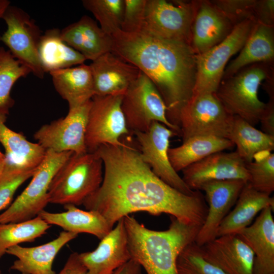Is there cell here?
<instances>
[{
	"mask_svg": "<svg viewBox=\"0 0 274 274\" xmlns=\"http://www.w3.org/2000/svg\"><path fill=\"white\" fill-rule=\"evenodd\" d=\"M94 152L102 161L103 180L82 204L87 210L100 213L113 228L120 219L138 212L167 214L191 225L204 223L208 207L200 190L188 195L168 185L153 173L139 150L124 143L101 145Z\"/></svg>",
	"mask_w": 274,
	"mask_h": 274,
	"instance_id": "1",
	"label": "cell"
},
{
	"mask_svg": "<svg viewBox=\"0 0 274 274\" xmlns=\"http://www.w3.org/2000/svg\"><path fill=\"white\" fill-rule=\"evenodd\" d=\"M111 36V51L150 79L165 104L167 120L180 132V113L193 96L196 79V54L190 45L143 29L134 32L118 29Z\"/></svg>",
	"mask_w": 274,
	"mask_h": 274,
	"instance_id": "2",
	"label": "cell"
},
{
	"mask_svg": "<svg viewBox=\"0 0 274 274\" xmlns=\"http://www.w3.org/2000/svg\"><path fill=\"white\" fill-rule=\"evenodd\" d=\"M165 230L148 229L134 217L123 218L131 259L147 274H179L177 259L181 251L195 241L201 227L183 223L173 216Z\"/></svg>",
	"mask_w": 274,
	"mask_h": 274,
	"instance_id": "3",
	"label": "cell"
},
{
	"mask_svg": "<svg viewBox=\"0 0 274 274\" xmlns=\"http://www.w3.org/2000/svg\"><path fill=\"white\" fill-rule=\"evenodd\" d=\"M103 168L102 160L95 152L73 153L52 180L49 203L82 204L101 185Z\"/></svg>",
	"mask_w": 274,
	"mask_h": 274,
	"instance_id": "4",
	"label": "cell"
},
{
	"mask_svg": "<svg viewBox=\"0 0 274 274\" xmlns=\"http://www.w3.org/2000/svg\"><path fill=\"white\" fill-rule=\"evenodd\" d=\"M272 78L273 63L253 64L222 80L215 95L229 114L254 126L266 107L258 98L259 87L264 80Z\"/></svg>",
	"mask_w": 274,
	"mask_h": 274,
	"instance_id": "5",
	"label": "cell"
},
{
	"mask_svg": "<svg viewBox=\"0 0 274 274\" xmlns=\"http://www.w3.org/2000/svg\"><path fill=\"white\" fill-rule=\"evenodd\" d=\"M74 153L47 150L45 157L23 191L0 214V223L20 222L32 219L49 203L48 192L54 176Z\"/></svg>",
	"mask_w": 274,
	"mask_h": 274,
	"instance_id": "6",
	"label": "cell"
},
{
	"mask_svg": "<svg viewBox=\"0 0 274 274\" xmlns=\"http://www.w3.org/2000/svg\"><path fill=\"white\" fill-rule=\"evenodd\" d=\"M121 108L130 132L146 131L158 122L180 134L167 120L166 107L156 87L142 72L123 95Z\"/></svg>",
	"mask_w": 274,
	"mask_h": 274,
	"instance_id": "7",
	"label": "cell"
},
{
	"mask_svg": "<svg viewBox=\"0 0 274 274\" xmlns=\"http://www.w3.org/2000/svg\"><path fill=\"white\" fill-rule=\"evenodd\" d=\"M256 23L253 19L242 22L234 26L222 42L204 53L196 55V79L192 98L216 92L227 62L243 47Z\"/></svg>",
	"mask_w": 274,
	"mask_h": 274,
	"instance_id": "8",
	"label": "cell"
},
{
	"mask_svg": "<svg viewBox=\"0 0 274 274\" xmlns=\"http://www.w3.org/2000/svg\"><path fill=\"white\" fill-rule=\"evenodd\" d=\"M233 117L215 93L193 97L180 113L179 126L183 142L200 136L228 139Z\"/></svg>",
	"mask_w": 274,
	"mask_h": 274,
	"instance_id": "9",
	"label": "cell"
},
{
	"mask_svg": "<svg viewBox=\"0 0 274 274\" xmlns=\"http://www.w3.org/2000/svg\"><path fill=\"white\" fill-rule=\"evenodd\" d=\"M2 18L7 26L0 36V41L6 45L11 54L27 66L35 76L44 78L39 53L42 31L35 21L24 10L10 5Z\"/></svg>",
	"mask_w": 274,
	"mask_h": 274,
	"instance_id": "10",
	"label": "cell"
},
{
	"mask_svg": "<svg viewBox=\"0 0 274 274\" xmlns=\"http://www.w3.org/2000/svg\"><path fill=\"white\" fill-rule=\"evenodd\" d=\"M197 1L147 0L143 30L166 40L190 45Z\"/></svg>",
	"mask_w": 274,
	"mask_h": 274,
	"instance_id": "11",
	"label": "cell"
},
{
	"mask_svg": "<svg viewBox=\"0 0 274 274\" xmlns=\"http://www.w3.org/2000/svg\"><path fill=\"white\" fill-rule=\"evenodd\" d=\"M123 95H94L89 113L85 134L88 152L100 146H123L121 136L129 134L121 108Z\"/></svg>",
	"mask_w": 274,
	"mask_h": 274,
	"instance_id": "12",
	"label": "cell"
},
{
	"mask_svg": "<svg viewBox=\"0 0 274 274\" xmlns=\"http://www.w3.org/2000/svg\"><path fill=\"white\" fill-rule=\"evenodd\" d=\"M92 99L78 107L69 108L66 116L37 130L34 138L46 150L56 152H87L85 134Z\"/></svg>",
	"mask_w": 274,
	"mask_h": 274,
	"instance_id": "13",
	"label": "cell"
},
{
	"mask_svg": "<svg viewBox=\"0 0 274 274\" xmlns=\"http://www.w3.org/2000/svg\"><path fill=\"white\" fill-rule=\"evenodd\" d=\"M139 144L141 157L153 173L164 182L181 191L191 195V190L178 175L169 161L168 151L170 139L177 133L164 124L153 122L144 132L134 133Z\"/></svg>",
	"mask_w": 274,
	"mask_h": 274,
	"instance_id": "14",
	"label": "cell"
},
{
	"mask_svg": "<svg viewBox=\"0 0 274 274\" xmlns=\"http://www.w3.org/2000/svg\"><path fill=\"white\" fill-rule=\"evenodd\" d=\"M246 183L242 180L233 179L212 181L202 186L200 190L205 192L208 210L194 241L198 246L217 237L219 226L235 205Z\"/></svg>",
	"mask_w": 274,
	"mask_h": 274,
	"instance_id": "15",
	"label": "cell"
},
{
	"mask_svg": "<svg viewBox=\"0 0 274 274\" xmlns=\"http://www.w3.org/2000/svg\"><path fill=\"white\" fill-rule=\"evenodd\" d=\"M182 178L192 190L214 181L238 179L246 183L248 174L246 163L236 151L218 152L193 163L182 170Z\"/></svg>",
	"mask_w": 274,
	"mask_h": 274,
	"instance_id": "16",
	"label": "cell"
},
{
	"mask_svg": "<svg viewBox=\"0 0 274 274\" xmlns=\"http://www.w3.org/2000/svg\"><path fill=\"white\" fill-rule=\"evenodd\" d=\"M88 274H113L131 259L123 218L100 240L93 251L79 254Z\"/></svg>",
	"mask_w": 274,
	"mask_h": 274,
	"instance_id": "17",
	"label": "cell"
},
{
	"mask_svg": "<svg viewBox=\"0 0 274 274\" xmlns=\"http://www.w3.org/2000/svg\"><path fill=\"white\" fill-rule=\"evenodd\" d=\"M94 95H124L141 71L112 51L92 61L89 65Z\"/></svg>",
	"mask_w": 274,
	"mask_h": 274,
	"instance_id": "18",
	"label": "cell"
},
{
	"mask_svg": "<svg viewBox=\"0 0 274 274\" xmlns=\"http://www.w3.org/2000/svg\"><path fill=\"white\" fill-rule=\"evenodd\" d=\"M203 258L226 274H253L254 255L235 234L216 237L199 247Z\"/></svg>",
	"mask_w": 274,
	"mask_h": 274,
	"instance_id": "19",
	"label": "cell"
},
{
	"mask_svg": "<svg viewBox=\"0 0 274 274\" xmlns=\"http://www.w3.org/2000/svg\"><path fill=\"white\" fill-rule=\"evenodd\" d=\"M273 211L271 207L264 209L254 223L235 234L254 253L253 274L274 272Z\"/></svg>",
	"mask_w": 274,
	"mask_h": 274,
	"instance_id": "20",
	"label": "cell"
},
{
	"mask_svg": "<svg viewBox=\"0 0 274 274\" xmlns=\"http://www.w3.org/2000/svg\"><path fill=\"white\" fill-rule=\"evenodd\" d=\"M234 26L209 1H197L192 28L190 46L196 55L222 42Z\"/></svg>",
	"mask_w": 274,
	"mask_h": 274,
	"instance_id": "21",
	"label": "cell"
},
{
	"mask_svg": "<svg viewBox=\"0 0 274 274\" xmlns=\"http://www.w3.org/2000/svg\"><path fill=\"white\" fill-rule=\"evenodd\" d=\"M78 235L63 230L56 238L40 246L12 247L6 253L16 257L17 259L10 269L21 274H56L52 269L54 260L60 250Z\"/></svg>",
	"mask_w": 274,
	"mask_h": 274,
	"instance_id": "22",
	"label": "cell"
},
{
	"mask_svg": "<svg viewBox=\"0 0 274 274\" xmlns=\"http://www.w3.org/2000/svg\"><path fill=\"white\" fill-rule=\"evenodd\" d=\"M7 115L0 113V143L5 150L4 170L24 171L35 169L46 153L38 143L28 141L21 133L13 131L5 124Z\"/></svg>",
	"mask_w": 274,
	"mask_h": 274,
	"instance_id": "23",
	"label": "cell"
},
{
	"mask_svg": "<svg viewBox=\"0 0 274 274\" xmlns=\"http://www.w3.org/2000/svg\"><path fill=\"white\" fill-rule=\"evenodd\" d=\"M60 32L62 40L86 60L93 61L112 51L111 36L105 33L88 16H83L78 21L61 30Z\"/></svg>",
	"mask_w": 274,
	"mask_h": 274,
	"instance_id": "24",
	"label": "cell"
},
{
	"mask_svg": "<svg viewBox=\"0 0 274 274\" xmlns=\"http://www.w3.org/2000/svg\"><path fill=\"white\" fill-rule=\"evenodd\" d=\"M65 211L52 213L41 212L38 216L49 225H55L64 231L78 234L86 233L94 235L101 240L113 229L106 219L98 212L84 211L76 206H64Z\"/></svg>",
	"mask_w": 274,
	"mask_h": 274,
	"instance_id": "25",
	"label": "cell"
},
{
	"mask_svg": "<svg viewBox=\"0 0 274 274\" xmlns=\"http://www.w3.org/2000/svg\"><path fill=\"white\" fill-rule=\"evenodd\" d=\"M239 55L225 68L222 80L228 78L248 65L257 63H273V26L256 23Z\"/></svg>",
	"mask_w": 274,
	"mask_h": 274,
	"instance_id": "26",
	"label": "cell"
},
{
	"mask_svg": "<svg viewBox=\"0 0 274 274\" xmlns=\"http://www.w3.org/2000/svg\"><path fill=\"white\" fill-rule=\"evenodd\" d=\"M234 206L219 226L217 237L235 234L249 226L262 210L268 207L274 208V199L268 194L254 189L246 183Z\"/></svg>",
	"mask_w": 274,
	"mask_h": 274,
	"instance_id": "27",
	"label": "cell"
},
{
	"mask_svg": "<svg viewBox=\"0 0 274 274\" xmlns=\"http://www.w3.org/2000/svg\"><path fill=\"white\" fill-rule=\"evenodd\" d=\"M54 87L68 104L69 108L79 106L94 95L91 68L84 63L49 73Z\"/></svg>",
	"mask_w": 274,
	"mask_h": 274,
	"instance_id": "28",
	"label": "cell"
},
{
	"mask_svg": "<svg viewBox=\"0 0 274 274\" xmlns=\"http://www.w3.org/2000/svg\"><path fill=\"white\" fill-rule=\"evenodd\" d=\"M60 31L48 29L41 37L39 53L45 73L78 65L86 60L62 40Z\"/></svg>",
	"mask_w": 274,
	"mask_h": 274,
	"instance_id": "29",
	"label": "cell"
},
{
	"mask_svg": "<svg viewBox=\"0 0 274 274\" xmlns=\"http://www.w3.org/2000/svg\"><path fill=\"white\" fill-rule=\"evenodd\" d=\"M229 140L212 136H195L183 142L177 147L169 148L168 155L170 164L176 172L216 152L232 148Z\"/></svg>",
	"mask_w": 274,
	"mask_h": 274,
	"instance_id": "30",
	"label": "cell"
},
{
	"mask_svg": "<svg viewBox=\"0 0 274 274\" xmlns=\"http://www.w3.org/2000/svg\"><path fill=\"white\" fill-rule=\"evenodd\" d=\"M228 139L236 146V152L246 163L259 154L274 149V136L257 129L237 116L233 117Z\"/></svg>",
	"mask_w": 274,
	"mask_h": 274,
	"instance_id": "31",
	"label": "cell"
},
{
	"mask_svg": "<svg viewBox=\"0 0 274 274\" xmlns=\"http://www.w3.org/2000/svg\"><path fill=\"white\" fill-rule=\"evenodd\" d=\"M50 227L39 216L20 222L0 223V259L9 248L35 241L46 234Z\"/></svg>",
	"mask_w": 274,
	"mask_h": 274,
	"instance_id": "32",
	"label": "cell"
},
{
	"mask_svg": "<svg viewBox=\"0 0 274 274\" xmlns=\"http://www.w3.org/2000/svg\"><path fill=\"white\" fill-rule=\"evenodd\" d=\"M30 73L9 50L0 47V113L9 114L15 102L11 96L13 85L18 79L26 77Z\"/></svg>",
	"mask_w": 274,
	"mask_h": 274,
	"instance_id": "33",
	"label": "cell"
},
{
	"mask_svg": "<svg viewBox=\"0 0 274 274\" xmlns=\"http://www.w3.org/2000/svg\"><path fill=\"white\" fill-rule=\"evenodd\" d=\"M83 7L90 12L98 21L101 29L111 36L121 29L124 0H83Z\"/></svg>",
	"mask_w": 274,
	"mask_h": 274,
	"instance_id": "34",
	"label": "cell"
},
{
	"mask_svg": "<svg viewBox=\"0 0 274 274\" xmlns=\"http://www.w3.org/2000/svg\"><path fill=\"white\" fill-rule=\"evenodd\" d=\"M248 174L247 184L254 189L268 195L274 190V154H259L246 163Z\"/></svg>",
	"mask_w": 274,
	"mask_h": 274,
	"instance_id": "35",
	"label": "cell"
},
{
	"mask_svg": "<svg viewBox=\"0 0 274 274\" xmlns=\"http://www.w3.org/2000/svg\"><path fill=\"white\" fill-rule=\"evenodd\" d=\"M176 265L179 274H226L203 258L199 246L194 241L181 251Z\"/></svg>",
	"mask_w": 274,
	"mask_h": 274,
	"instance_id": "36",
	"label": "cell"
},
{
	"mask_svg": "<svg viewBox=\"0 0 274 274\" xmlns=\"http://www.w3.org/2000/svg\"><path fill=\"white\" fill-rule=\"evenodd\" d=\"M210 1L230 20L234 26L248 19L254 20L253 10L256 0H216Z\"/></svg>",
	"mask_w": 274,
	"mask_h": 274,
	"instance_id": "37",
	"label": "cell"
},
{
	"mask_svg": "<svg viewBox=\"0 0 274 274\" xmlns=\"http://www.w3.org/2000/svg\"><path fill=\"white\" fill-rule=\"evenodd\" d=\"M36 169L3 172L0 174V211L10 204L17 189L32 176Z\"/></svg>",
	"mask_w": 274,
	"mask_h": 274,
	"instance_id": "38",
	"label": "cell"
},
{
	"mask_svg": "<svg viewBox=\"0 0 274 274\" xmlns=\"http://www.w3.org/2000/svg\"><path fill=\"white\" fill-rule=\"evenodd\" d=\"M146 2L147 0H124L122 31L134 32L142 29Z\"/></svg>",
	"mask_w": 274,
	"mask_h": 274,
	"instance_id": "39",
	"label": "cell"
},
{
	"mask_svg": "<svg viewBox=\"0 0 274 274\" xmlns=\"http://www.w3.org/2000/svg\"><path fill=\"white\" fill-rule=\"evenodd\" d=\"M253 18L256 23L273 26L274 1L256 0Z\"/></svg>",
	"mask_w": 274,
	"mask_h": 274,
	"instance_id": "40",
	"label": "cell"
},
{
	"mask_svg": "<svg viewBox=\"0 0 274 274\" xmlns=\"http://www.w3.org/2000/svg\"><path fill=\"white\" fill-rule=\"evenodd\" d=\"M259 122L261 124L262 131L265 133L274 136V98H270L266 104Z\"/></svg>",
	"mask_w": 274,
	"mask_h": 274,
	"instance_id": "41",
	"label": "cell"
},
{
	"mask_svg": "<svg viewBox=\"0 0 274 274\" xmlns=\"http://www.w3.org/2000/svg\"><path fill=\"white\" fill-rule=\"evenodd\" d=\"M58 274H88V271L81 262L79 253H72L67 259L63 267Z\"/></svg>",
	"mask_w": 274,
	"mask_h": 274,
	"instance_id": "42",
	"label": "cell"
},
{
	"mask_svg": "<svg viewBox=\"0 0 274 274\" xmlns=\"http://www.w3.org/2000/svg\"><path fill=\"white\" fill-rule=\"evenodd\" d=\"M142 267L135 261L130 259L117 269L113 274H142Z\"/></svg>",
	"mask_w": 274,
	"mask_h": 274,
	"instance_id": "43",
	"label": "cell"
},
{
	"mask_svg": "<svg viewBox=\"0 0 274 274\" xmlns=\"http://www.w3.org/2000/svg\"><path fill=\"white\" fill-rule=\"evenodd\" d=\"M10 5V1L8 0H0V18H2L5 11Z\"/></svg>",
	"mask_w": 274,
	"mask_h": 274,
	"instance_id": "44",
	"label": "cell"
},
{
	"mask_svg": "<svg viewBox=\"0 0 274 274\" xmlns=\"http://www.w3.org/2000/svg\"><path fill=\"white\" fill-rule=\"evenodd\" d=\"M6 163V158L5 154L0 151V174L3 172Z\"/></svg>",
	"mask_w": 274,
	"mask_h": 274,
	"instance_id": "45",
	"label": "cell"
},
{
	"mask_svg": "<svg viewBox=\"0 0 274 274\" xmlns=\"http://www.w3.org/2000/svg\"><path fill=\"white\" fill-rule=\"evenodd\" d=\"M0 274H2V272L1 270H0Z\"/></svg>",
	"mask_w": 274,
	"mask_h": 274,
	"instance_id": "46",
	"label": "cell"
},
{
	"mask_svg": "<svg viewBox=\"0 0 274 274\" xmlns=\"http://www.w3.org/2000/svg\"><path fill=\"white\" fill-rule=\"evenodd\" d=\"M269 274H274V272H273V273H269Z\"/></svg>",
	"mask_w": 274,
	"mask_h": 274,
	"instance_id": "47",
	"label": "cell"
}]
</instances>
